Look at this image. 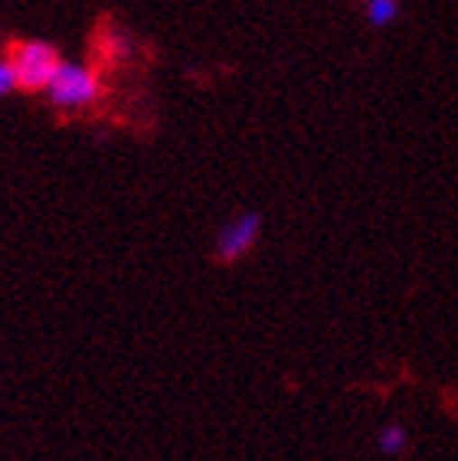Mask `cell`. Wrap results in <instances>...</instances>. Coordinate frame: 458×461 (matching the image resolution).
I'll list each match as a JSON object with an SVG mask.
<instances>
[{
    "instance_id": "cell-1",
    "label": "cell",
    "mask_w": 458,
    "mask_h": 461,
    "mask_svg": "<svg viewBox=\"0 0 458 461\" xmlns=\"http://www.w3.org/2000/svg\"><path fill=\"white\" fill-rule=\"evenodd\" d=\"M43 95L60 112H86V108H92L102 98V79L86 62L62 59L60 72L53 76V82H50V89Z\"/></svg>"
},
{
    "instance_id": "cell-2",
    "label": "cell",
    "mask_w": 458,
    "mask_h": 461,
    "mask_svg": "<svg viewBox=\"0 0 458 461\" xmlns=\"http://www.w3.org/2000/svg\"><path fill=\"white\" fill-rule=\"evenodd\" d=\"M10 62H14V72H17L20 89L27 92H46L53 76L60 72L62 59L53 46L43 43V40H27V43H17L14 53H10Z\"/></svg>"
},
{
    "instance_id": "cell-3",
    "label": "cell",
    "mask_w": 458,
    "mask_h": 461,
    "mask_svg": "<svg viewBox=\"0 0 458 461\" xmlns=\"http://www.w3.org/2000/svg\"><path fill=\"white\" fill-rule=\"evenodd\" d=\"M262 232V216L259 213H239L226 220L216 232V258L220 262H239L246 258L259 242Z\"/></svg>"
},
{
    "instance_id": "cell-4",
    "label": "cell",
    "mask_w": 458,
    "mask_h": 461,
    "mask_svg": "<svg viewBox=\"0 0 458 461\" xmlns=\"http://www.w3.org/2000/svg\"><path fill=\"white\" fill-rule=\"evenodd\" d=\"M406 445H409V429L403 422H387V426L377 432V452L380 455H403Z\"/></svg>"
},
{
    "instance_id": "cell-5",
    "label": "cell",
    "mask_w": 458,
    "mask_h": 461,
    "mask_svg": "<svg viewBox=\"0 0 458 461\" xmlns=\"http://www.w3.org/2000/svg\"><path fill=\"white\" fill-rule=\"evenodd\" d=\"M363 14H367V23L377 30L397 23L399 17V0H363Z\"/></svg>"
},
{
    "instance_id": "cell-6",
    "label": "cell",
    "mask_w": 458,
    "mask_h": 461,
    "mask_svg": "<svg viewBox=\"0 0 458 461\" xmlns=\"http://www.w3.org/2000/svg\"><path fill=\"white\" fill-rule=\"evenodd\" d=\"M20 89V82H17V72H14V62L7 59H0V98L10 95V92H17Z\"/></svg>"
}]
</instances>
